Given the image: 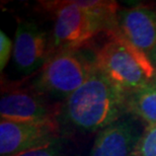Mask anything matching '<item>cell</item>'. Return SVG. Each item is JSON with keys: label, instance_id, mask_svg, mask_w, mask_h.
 <instances>
[{"label": "cell", "instance_id": "8", "mask_svg": "<svg viewBox=\"0 0 156 156\" xmlns=\"http://www.w3.org/2000/svg\"><path fill=\"white\" fill-rule=\"evenodd\" d=\"M140 137L134 119H120L99 131L89 156H135Z\"/></svg>", "mask_w": 156, "mask_h": 156}, {"label": "cell", "instance_id": "7", "mask_svg": "<svg viewBox=\"0 0 156 156\" xmlns=\"http://www.w3.org/2000/svg\"><path fill=\"white\" fill-rule=\"evenodd\" d=\"M108 36H118L149 57L156 46V8L146 5L119 9L116 26Z\"/></svg>", "mask_w": 156, "mask_h": 156}, {"label": "cell", "instance_id": "13", "mask_svg": "<svg viewBox=\"0 0 156 156\" xmlns=\"http://www.w3.org/2000/svg\"><path fill=\"white\" fill-rule=\"evenodd\" d=\"M17 156H62V153L60 144L58 141H56L44 147L33 149V150L24 152Z\"/></svg>", "mask_w": 156, "mask_h": 156}, {"label": "cell", "instance_id": "3", "mask_svg": "<svg viewBox=\"0 0 156 156\" xmlns=\"http://www.w3.org/2000/svg\"><path fill=\"white\" fill-rule=\"evenodd\" d=\"M95 69L90 60L79 50L61 51L51 55L33 81L34 91L66 99L78 89Z\"/></svg>", "mask_w": 156, "mask_h": 156}, {"label": "cell", "instance_id": "15", "mask_svg": "<svg viewBox=\"0 0 156 156\" xmlns=\"http://www.w3.org/2000/svg\"><path fill=\"white\" fill-rule=\"evenodd\" d=\"M153 81H154V83L156 84V76L154 77V79H153Z\"/></svg>", "mask_w": 156, "mask_h": 156}, {"label": "cell", "instance_id": "14", "mask_svg": "<svg viewBox=\"0 0 156 156\" xmlns=\"http://www.w3.org/2000/svg\"><path fill=\"white\" fill-rule=\"evenodd\" d=\"M149 59H150L152 65L154 66L155 70H156V46L155 48L152 50V52L150 53V55H149Z\"/></svg>", "mask_w": 156, "mask_h": 156}, {"label": "cell", "instance_id": "1", "mask_svg": "<svg viewBox=\"0 0 156 156\" xmlns=\"http://www.w3.org/2000/svg\"><path fill=\"white\" fill-rule=\"evenodd\" d=\"M65 123L83 132L101 131L127 114L126 91L96 67L61 108Z\"/></svg>", "mask_w": 156, "mask_h": 156}, {"label": "cell", "instance_id": "12", "mask_svg": "<svg viewBox=\"0 0 156 156\" xmlns=\"http://www.w3.org/2000/svg\"><path fill=\"white\" fill-rule=\"evenodd\" d=\"M12 52H13V42L3 30H1L0 32V70L1 72L7 65Z\"/></svg>", "mask_w": 156, "mask_h": 156}, {"label": "cell", "instance_id": "6", "mask_svg": "<svg viewBox=\"0 0 156 156\" xmlns=\"http://www.w3.org/2000/svg\"><path fill=\"white\" fill-rule=\"evenodd\" d=\"M51 57V43L47 33L36 21L23 20L17 23L12 59L16 70L30 75L41 70Z\"/></svg>", "mask_w": 156, "mask_h": 156}, {"label": "cell", "instance_id": "9", "mask_svg": "<svg viewBox=\"0 0 156 156\" xmlns=\"http://www.w3.org/2000/svg\"><path fill=\"white\" fill-rule=\"evenodd\" d=\"M1 120L54 122L53 111L37 92L17 90L3 93L0 99Z\"/></svg>", "mask_w": 156, "mask_h": 156}, {"label": "cell", "instance_id": "10", "mask_svg": "<svg viewBox=\"0 0 156 156\" xmlns=\"http://www.w3.org/2000/svg\"><path fill=\"white\" fill-rule=\"evenodd\" d=\"M127 114L141 119L147 125L156 124V84L146 85L126 92Z\"/></svg>", "mask_w": 156, "mask_h": 156}, {"label": "cell", "instance_id": "11", "mask_svg": "<svg viewBox=\"0 0 156 156\" xmlns=\"http://www.w3.org/2000/svg\"><path fill=\"white\" fill-rule=\"evenodd\" d=\"M135 156H156V124L146 126L137 145Z\"/></svg>", "mask_w": 156, "mask_h": 156}, {"label": "cell", "instance_id": "5", "mask_svg": "<svg viewBox=\"0 0 156 156\" xmlns=\"http://www.w3.org/2000/svg\"><path fill=\"white\" fill-rule=\"evenodd\" d=\"M54 122H0V156H17L57 141Z\"/></svg>", "mask_w": 156, "mask_h": 156}, {"label": "cell", "instance_id": "4", "mask_svg": "<svg viewBox=\"0 0 156 156\" xmlns=\"http://www.w3.org/2000/svg\"><path fill=\"white\" fill-rule=\"evenodd\" d=\"M54 27L51 40V55L61 51L79 50L105 30L104 24L79 1L53 2Z\"/></svg>", "mask_w": 156, "mask_h": 156}, {"label": "cell", "instance_id": "2", "mask_svg": "<svg viewBox=\"0 0 156 156\" xmlns=\"http://www.w3.org/2000/svg\"><path fill=\"white\" fill-rule=\"evenodd\" d=\"M110 37L95 53L96 67L126 92L150 83L156 70L148 56L120 37Z\"/></svg>", "mask_w": 156, "mask_h": 156}]
</instances>
